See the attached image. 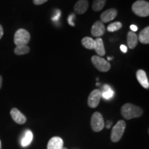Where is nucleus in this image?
<instances>
[{"label": "nucleus", "mask_w": 149, "mask_h": 149, "mask_svg": "<svg viewBox=\"0 0 149 149\" xmlns=\"http://www.w3.org/2000/svg\"><path fill=\"white\" fill-rule=\"evenodd\" d=\"M121 113L126 120H131L133 118L141 117L143 114V110L137 106L127 103L122 107Z\"/></svg>", "instance_id": "obj_1"}, {"label": "nucleus", "mask_w": 149, "mask_h": 149, "mask_svg": "<svg viewBox=\"0 0 149 149\" xmlns=\"http://www.w3.org/2000/svg\"><path fill=\"white\" fill-rule=\"evenodd\" d=\"M132 10L136 15L146 17L149 15V3L144 0H138L133 3Z\"/></svg>", "instance_id": "obj_2"}, {"label": "nucleus", "mask_w": 149, "mask_h": 149, "mask_svg": "<svg viewBox=\"0 0 149 149\" xmlns=\"http://www.w3.org/2000/svg\"><path fill=\"white\" fill-rule=\"evenodd\" d=\"M126 129V122L124 120H120L112 128L111 139L113 142L116 143L122 139Z\"/></svg>", "instance_id": "obj_3"}, {"label": "nucleus", "mask_w": 149, "mask_h": 149, "mask_svg": "<svg viewBox=\"0 0 149 149\" xmlns=\"http://www.w3.org/2000/svg\"><path fill=\"white\" fill-rule=\"evenodd\" d=\"M31 40V35L26 30L20 29L16 31L14 36V43L16 46L27 45Z\"/></svg>", "instance_id": "obj_4"}, {"label": "nucleus", "mask_w": 149, "mask_h": 149, "mask_svg": "<svg viewBox=\"0 0 149 149\" xmlns=\"http://www.w3.org/2000/svg\"><path fill=\"white\" fill-rule=\"evenodd\" d=\"M91 124L92 129L95 132H100L102 130L105 126V123H104V118L101 113L99 112H95L93 113L91 117Z\"/></svg>", "instance_id": "obj_5"}, {"label": "nucleus", "mask_w": 149, "mask_h": 149, "mask_svg": "<svg viewBox=\"0 0 149 149\" xmlns=\"http://www.w3.org/2000/svg\"><path fill=\"white\" fill-rule=\"evenodd\" d=\"M92 63L98 70L101 72H108L111 69V64L105 59L100 56L94 55L91 58Z\"/></svg>", "instance_id": "obj_6"}, {"label": "nucleus", "mask_w": 149, "mask_h": 149, "mask_svg": "<svg viewBox=\"0 0 149 149\" xmlns=\"http://www.w3.org/2000/svg\"><path fill=\"white\" fill-rule=\"evenodd\" d=\"M102 98V93L101 91L99 89H95L93 90L92 92L89 95L88 99V104L89 107L96 108L100 104V100Z\"/></svg>", "instance_id": "obj_7"}, {"label": "nucleus", "mask_w": 149, "mask_h": 149, "mask_svg": "<svg viewBox=\"0 0 149 149\" xmlns=\"http://www.w3.org/2000/svg\"><path fill=\"white\" fill-rule=\"evenodd\" d=\"M105 31L106 28L104 24L101 21H97L91 28V34L93 37H96L97 38L102 36L105 33Z\"/></svg>", "instance_id": "obj_8"}, {"label": "nucleus", "mask_w": 149, "mask_h": 149, "mask_svg": "<svg viewBox=\"0 0 149 149\" xmlns=\"http://www.w3.org/2000/svg\"><path fill=\"white\" fill-rule=\"evenodd\" d=\"M117 15V10L115 8H110L108 9L104 13H102L100 16L101 22L102 23H108L109 22H111L116 17Z\"/></svg>", "instance_id": "obj_9"}, {"label": "nucleus", "mask_w": 149, "mask_h": 149, "mask_svg": "<svg viewBox=\"0 0 149 149\" xmlns=\"http://www.w3.org/2000/svg\"><path fill=\"white\" fill-rule=\"evenodd\" d=\"M10 115L12 119L18 124H24L26 122V117L17 109L13 108L10 111Z\"/></svg>", "instance_id": "obj_10"}, {"label": "nucleus", "mask_w": 149, "mask_h": 149, "mask_svg": "<svg viewBox=\"0 0 149 149\" xmlns=\"http://www.w3.org/2000/svg\"><path fill=\"white\" fill-rule=\"evenodd\" d=\"M136 77H137V81L140 84V85L143 88L148 89L149 88V82L148 77H147L146 72L144 70L139 69L136 72Z\"/></svg>", "instance_id": "obj_11"}, {"label": "nucleus", "mask_w": 149, "mask_h": 149, "mask_svg": "<svg viewBox=\"0 0 149 149\" xmlns=\"http://www.w3.org/2000/svg\"><path fill=\"white\" fill-rule=\"evenodd\" d=\"M64 147V141L59 137H53L50 139L47 149H61Z\"/></svg>", "instance_id": "obj_12"}, {"label": "nucleus", "mask_w": 149, "mask_h": 149, "mask_svg": "<svg viewBox=\"0 0 149 149\" xmlns=\"http://www.w3.org/2000/svg\"><path fill=\"white\" fill-rule=\"evenodd\" d=\"M88 8V1L87 0H79L74 6V13L77 14H84Z\"/></svg>", "instance_id": "obj_13"}, {"label": "nucleus", "mask_w": 149, "mask_h": 149, "mask_svg": "<svg viewBox=\"0 0 149 149\" xmlns=\"http://www.w3.org/2000/svg\"><path fill=\"white\" fill-rule=\"evenodd\" d=\"M138 43V37L135 33L133 31H130L127 35V44L128 47L130 49H133L137 45Z\"/></svg>", "instance_id": "obj_14"}, {"label": "nucleus", "mask_w": 149, "mask_h": 149, "mask_svg": "<svg viewBox=\"0 0 149 149\" xmlns=\"http://www.w3.org/2000/svg\"><path fill=\"white\" fill-rule=\"evenodd\" d=\"M95 51L100 56H104L106 54L105 48H104L103 40L100 37H97L95 40L94 48Z\"/></svg>", "instance_id": "obj_15"}, {"label": "nucleus", "mask_w": 149, "mask_h": 149, "mask_svg": "<svg viewBox=\"0 0 149 149\" xmlns=\"http://www.w3.org/2000/svg\"><path fill=\"white\" fill-rule=\"evenodd\" d=\"M138 37V41L141 44H149V27L147 26L142 30L139 33Z\"/></svg>", "instance_id": "obj_16"}, {"label": "nucleus", "mask_w": 149, "mask_h": 149, "mask_svg": "<svg viewBox=\"0 0 149 149\" xmlns=\"http://www.w3.org/2000/svg\"><path fill=\"white\" fill-rule=\"evenodd\" d=\"M33 138V135L32 132L29 130H26L25 134H24V137L22 139V142H21L22 146L24 147L29 146V145L31 143V141H32Z\"/></svg>", "instance_id": "obj_17"}, {"label": "nucleus", "mask_w": 149, "mask_h": 149, "mask_svg": "<svg viewBox=\"0 0 149 149\" xmlns=\"http://www.w3.org/2000/svg\"><path fill=\"white\" fill-rule=\"evenodd\" d=\"M102 93V97L105 100H110L114 95V92L109 85H104Z\"/></svg>", "instance_id": "obj_18"}, {"label": "nucleus", "mask_w": 149, "mask_h": 149, "mask_svg": "<svg viewBox=\"0 0 149 149\" xmlns=\"http://www.w3.org/2000/svg\"><path fill=\"white\" fill-rule=\"evenodd\" d=\"M81 44H82V45L84 48L89 50H92L94 48L95 40H93L91 37H85L81 40Z\"/></svg>", "instance_id": "obj_19"}, {"label": "nucleus", "mask_w": 149, "mask_h": 149, "mask_svg": "<svg viewBox=\"0 0 149 149\" xmlns=\"http://www.w3.org/2000/svg\"><path fill=\"white\" fill-rule=\"evenodd\" d=\"M106 2L107 0H94L92 5L93 10L95 12L100 11L104 7Z\"/></svg>", "instance_id": "obj_20"}, {"label": "nucleus", "mask_w": 149, "mask_h": 149, "mask_svg": "<svg viewBox=\"0 0 149 149\" xmlns=\"http://www.w3.org/2000/svg\"><path fill=\"white\" fill-rule=\"evenodd\" d=\"M14 52L17 55H26V54H28L30 52V48L27 45L17 46Z\"/></svg>", "instance_id": "obj_21"}, {"label": "nucleus", "mask_w": 149, "mask_h": 149, "mask_svg": "<svg viewBox=\"0 0 149 149\" xmlns=\"http://www.w3.org/2000/svg\"><path fill=\"white\" fill-rule=\"evenodd\" d=\"M122 27V24L120 22H116L109 24L107 27V30L109 32H115V31L120 30Z\"/></svg>", "instance_id": "obj_22"}, {"label": "nucleus", "mask_w": 149, "mask_h": 149, "mask_svg": "<svg viewBox=\"0 0 149 149\" xmlns=\"http://www.w3.org/2000/svg\"><path fill=\"white\" fill-rule=\"evenodd\" d=\"M75 18V15L74 14H70L69 17H68V23L70 24L71 26H74V23L73 22V19Z\"/></svg>", "instance_id": "obj_23"}, {"label": "nucleus", "mask_w": 149, "mask_h": 149, "mask_svg": "<svg viewBox=\"0 0 149 149\" xmlns=\"http://www.w3.org/2000/svg\"><path fill=\"white\" fill-rule=\"evenodd\" d=\"M60 15H61V11L59 10H56L55 15L52 17V20H53V21H57V20H59V17H60Z\"/></svg>", "instance_id": "obj_24"}, {"label": "nucleus", "mask_w": 149, "mask_h": 149, "mask_svg": "<svg viewBox=\"0 0 149 149\" xmlns=\"http://www.w3.org/2000/svg\"><path fill=\"white\" fill-rule=\"evenodd\" d=\"M48 0H33V3L35 5H42L43 3L46 2Z\"/></svg>", "instance_id": "obj_25"}, {"label": "nucleus", "mask_w": 149, "mask_h": 149, "mask_svg": "<svg viewBox=\"0 0 149 149\" xmlns=\"http://www.w3.org/2000/svg\"><path fill=\"white\" fill-rule=\"evenodd\" d=\"M120 50L123 52V53H126V52H127L128 48L126 47V46L125 45H123V44H122V45L120 46Z\"/></svg>", "instance_id": "obj_26"}, {"label": "nucleus", "mask_w": 149, "mask_h": 149, "mask_svg": "<svg viewBox=\"0 0 149 149\" xmlns=\"http://www.w3.org/2000/svg\"><path fill=\"white\" fill-rule=\"evenodd\" d=\"M130 29H131V31H133V32H134V33L136 32V31H137V27L135 25H131L130 26Z\"/></svg>", "instance_id": "obj_27"}, {"label": "nucleus", "mask_w": 149, "mask_h": 149, "mask_svg": "<svg viewBox=\"0 0 149 149\" xmlns=\"http://www.w3.org/2000/svg\"><path fill=\"white\" fill-rule=\"evenodd\" d=\"M3 28H2V26H1V25H0V40H1V37H3Z\"/></svg>", "instance_id": "obj_28"}, {"label": "nucleus", "mask_w": 149, "mask_h": 149, "mask_svg": "<svg viewBox=\"0 0 149 149\" xmlns=\"http://www.w3.org/2000/svg\"><path fill=\"white\" fill-rule=\"evenodd\" d=\"M111 125H112V122H111V121H108L107 125H106V127H107V128H111Z\"/></svg>", "instance_id": "obj_29"}, {"label": "nucleus", "mask_w": 149, "mask_h": 149, "mask_svg": "<svg viewBox=\"0 0 149 149\" xmlns=\"http://www.w3.org/2000/svg\"><path fill=\"white\" fill-rule=\"evenodd\" d=\"M1 86H2V77L0 75V89H1Z\"/></svg>", "instance_id": "obj_30"}, {"label": "nucleus", "mask_w": 149, "mask_h": 149, "mask_svg": "<svg viewBox=\"0 0 149 149\" xmlns=\"http://www.w3.org/2000/svg\"><path fill=\"white\" fill-rule=\"evenodd\" d=\"M1 140H0V149H1Z\"/></svg>", "instance_id": "obj_31"}, {"label": "nucleus", "mask_w": 149, "mask_h": 149, "mask_svg": "<svg viewBox=\"0 0 149 149\" xmlns=\"http://www.w3.org/2000/svg\"><path fill=\"white\" fill-rule=\"evenodd\" d=\"M61 149H67V148H65V147H63V148H61Z\"/></svg>", "instance_id": "obj_32"}]
</instances>
